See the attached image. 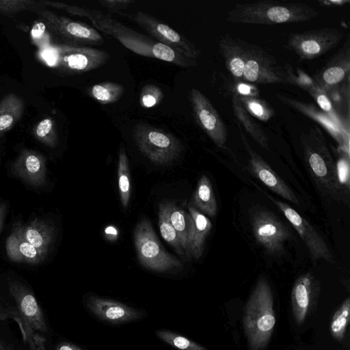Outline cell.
I'll list each match as a JSON object with an SVG mask.
<instances>
[{
	"instance_id": "cell-26",
	"label": "cell",
	"mask_w": 350,
	"mask_h": 350,
	"mask_svg": "<svg viewBox=\"0 0 350 350\" xmlns=\"http://www.w3.org/2000/svg\"><path fill=\"white\" fill-rule=\"evenodd\" d=\"M24 111V102L17 95L10 93L0 101V135L10 130L21 119Z\"/></svg>"
},
{
	"instance_id": "cell-38",
	"label": "cell",
	"mask_w": 350,
	"mask_h": 350,
	"mask_svg": "<svg viewBox=\"0 0 350 350\" xmlns=\"http://www.w3.org/2000/svg\"><path fill=\"white\" fill-rule=\"evenodd\" d=\"M35 2L30 0H0V13L12 14L33 7Z\"/></svg>"
},
{
	"instance_id": "cell-34",
	"label": "cell",
	"mask_w": 350,
	"mask_h": 350,
	"mask_svg": "<svg viewBox=\"0 0 350 350\" xmlns=\"http://www.w3.org/2000/svg\"><path fill=\"white\" fill-rule=\"evenodd\" d=\"M36 139L43 144L54 148L57 144V135L53 121L47 118L41 120L34 130Z\"/></svg>"
},
{
	"instance_id": "cell-29",
	"label": "cell",
	"mask_w": 350,
	"mask_h": 350,
	"mask_svg": "<svg viewBox=\"0 0 350 350\" xmlns=\"http://www.w3.org/2000/svg\"><path fill=\"white\" fill-rule=\"evenodd\" d=\"M124 92V87L122 85L111 81L96 83L87 89L88 94L101 105L117 102Z\"/></svg>"
},
{
	"instance_id": "cell-31",
	"label": "cell",
	"mask_w": 350,
	"mask_h": 350,
	"mask_svg": "<svg viewBox=\"0 0 350 350\" xmlns=\"http://www.w3.org/2000/svg\"><path fill=\"white\" fill-rule=\"evenodd\" d=\"M118 178L120 201L122 206L126 208L131 198V181L129 159L124 148L119 151Z\"/></svg>"
},
{
	"instance_id": "cell-27",
	"label": "cell",
	"mask_w": 350,
	"mask_h": 350,
	"mask_svg": "<svg viewBox=\"0 0 350 350\" xmlns=\"http://www.w3.org/2000/svg\"><path fill=\"white\" fill-rule=\"evenodd\" d=\"M200 212L209 217H215L217 204L209 178L202 175L198 180L191 203Z\"/></svg>"
},
{
	"instance_id": "cell-6",
	"label": "cell",
	"mask_w": 350,
	"mask_h": 350,
	"mask_svg": "<svg viewBox=\"0 0 350 350\" xmlns=\"http://www.w3.org/2000/svg\"><path fill=\"white\" fill-rule=\"evenodd\" d=\"M133 138L139 151L150 161L159 165L176 160L183 150L181 143L173 135L144 123L134 126Z\"/></svg>"
},
{
	"instance_id": "cell-44",
	"label": "cell",
	"mask_w": 350,
	"mask_h": 350,
	"mask_svg": "<svg viewBox=\"0 0 350 350\" xmlns=\"http://www.w3.org/2000/svg\"><path fill=\"white\" fill-rule=\"evenodd\" d=\"M105 234L109 238H115L117 237V230L113 226H109L105 229Z\"/></svg>"
},
{
	"instance_id": "cell-3",
	"label": "cell",
	"mask_w": 350,
	"mask_h": 350,
	"mask_svg": "<svg viewBox=\"0 0 350 350\" xmlns=\"http://www.w3.org/2000/svg\"><path fill=\"white\" fill-rule=\"evenodd\" d=\"M9 291L15 308L0 312L1 319H12L18 325L23 341L31 350H45L47 325L43 312L33 294L17 281H10Z\"/></svg>"
},
{
	"instance_id": "cell-24",
	"label": "cell",
	"mask_w": 350,
	"mask_h": 350,
	"mask_svg": "<svg viewBox=\"0 0 350 350\" xmlns=\"http://www.w3.org/2000/svg\"><path fill=\"white\" fill-rule=\"evenodd\" d=\"M169 207L171 223L178 236L185 255L189 256V250L194 232L193 219L189 212L172 202H170Z\"/></svg>"
},
{
	"instance_id": "cell-28",
	"label": "cell",
	"mask_w": 350,
	"mask_h": 350,
	"mask_svg": "<svg viewBox=\"0 0 350 350\" xmlns=\"http://www.w3.org/2000/svg\"><path fill=\"white\" fill-rule=\"evenodd\" d=\"M232 105L235 117L248 134L262 148L268 149L267 137L265 132L249 115L247 110L240 102L237 94L232 98Z\"/></svg>"
},
{
	"instance_id": "cell-10",
	"label": "cell",
	"mask_w": 350,
	"mask_h": 350,
	"mask_svg": "<svg viewBox=\"0 0 350 350\" xmlns=\"http://www.w3.org/2000/svg\"><path fill=\"white\" fill-rule=\"evenodd\" d=\"M131 18L156 41L191 59L196 61L200 57V51L193 42L154 16L138 11Z\"/></svg>"
},
{
	"instance_id": "cell-5",
	"label": "cell",
	"mask_w": 350,
	"mask_h": 350,
	"mask_svg": "<svg viewBox=\"0 0 350 350\" xmlns=\"http://www.w3.org/2000/svg\"><path fill=\"white\" fill-rule=\"evenodd\" d=\"M301 141L305 162L318 187L334 200L342 199L346 193L338 183L336 165L321 129L312 126Z\"/></svg>"
},
{
	"instance_id": "cell-9",
	"label": "cell",
	"mask_w": 350,
	"mask_h": 350,
	"mask_svg": "<svg viewBox=\"0 0 350 350\" xmlns=\"http://www.w3.org/2000/svg\"><path fill=\"white\" fill-rule=\"evenodd\" d=\"M250 222L256 242L271 255H279L291 234L288 228L271 212L261 208L250 211Z\"/></svg>"
},
{
	"instance_id": "cell-40",
	"label": "cell",
	"mask_w": 350,
	"mask_h": 350,
	"mask_svg": "<svg viewBox=\"0 0 350 350\" xmlns=\"http://www.w3.org/2000/svg\"><path fill=\"white\" fill-rule=\"evenodd\" d=\"M31 37L34 42L40 44L46 36V26L42 22L35 23L31 29Z\"/></svg>"
},
{
	"instance_id": "cell-30",
	"label": "cell",
	"mask_w": 350,
	"mask_h": 350,
	"mask_svg": "<svg viewBox=\"0 0 350 350\" xmlns=\"http://www.w3.org/2000/svg\"><path fill=\"white\" fill-rule=\"evenodd\" d=\"M170 202L160 204L159 207V227L163 239L174 248L180 256H185L178 236L170 219Z\"/></svg>"
},
{
	"instance_id": "cell-32",
	"label": "cell",
	"mask_w": 350,
	"mask_h": 350,
	"mask_svg": "<svg viewBox=\"0 0 350 350\" xmlns=\"http://www.w3.org/2000/svg\"><path fill=\"white\" fill-rule=\"evenodd\" d=\"M350 299L347 297L334 313L330 323L332 337L340 341L343 339L349 321Z\"/></svg>"
},
{
	"instance_id": "cell-1",
	"label": "cell",
	"mask_w": 350,
	"mask_h": 350,
	"mask_svg": "<svg viewBox=\"0 0 350 350\" xmlns=\"http://www.w3.org/2000/svg\"><path fill=\"white\" fill-rule=\"evenodd\" d=\"M66 11L73 15L88 18L94 27L113 37L137 55L159 59L183 68L197 64L196 60L187 58L153 38L133 30L100 10L68 5Z\"/></svg>"
},
{
	"instance_id": "cell-4",
	"label": "cell",
	"mask_w": 350,
	"mask_h": 350,
	"mask_svg": "<svg viewBox=\"0 0 350 350\" xmlns=\"http://www.w3.org/2000/svg\"><path fill=\"white\" fill-rule=\"evenodd\" d=\"M243 324L249 350H264L275 325L272 291L264 278L258 280L247 301Z\"/></svg>"
},
{
	"instance_id": "cell-33",
	"label": "cell",
	"mask_w": 350,
	"mask_h": 350,
	"mask_svg": "<svg viewBox=\"0 0 350 350\" xmlns=\"http://www.w3.org/2000/svg\"><path fill=\"white\" fill-rule=\"evenodd\" d=\"M155 333L161 340L178 350H207L199 344L168 330H157Z\"/></svg>"
},
{
	"instance_id": "cell-43",
	"label": "cell",
	"mask_w": 350,
	"mask_h": 350,
	"mask_svg": "<svg viewBox=\"0 0 350 350\" xmlns=\"http://www.w3.org/2000/svg\"><path fill=\"white\" fill-rule=\"evenodd\" d=\"M7 206L4 203L0 204V233L1 232L3 221L6 214Z\"/></svg>"
},
{
	"instance_id": "cell-12",
	"label": "cell",
	"mask_w": 350,
	"mask_h": 350,
	"mask_svg": "<svg viewBox=\"0 0 350 350\" xmlns=\"http://www.w3.org/2000/svg\"><path fill=\"white\" fill-rule=\"evenodd\" d=\"M54 48L56 59L53 66L67 73H81L96 69L110 58L108 52L89 46L63 44Z\"/></svg>"
},
{
	"instance_id": "cell-8",
	"label": "cell",
	"mask_w": 350,
	"mask_h": 350,
	"mask_svg": "<svg viewBox=\"0 0 350 350\" xmlns=\"http://www.w3.org/2000/svg\"><path fill=\"white\" fill-rule=\"evenodd\" d=\"M344 33L336 28H321L291 33L286 47L301 59H312L324 55L342 39Z\"/></svg>"
},
{
	"instance_id": "cell-46",
	"label": "cell",
	"mask_w": 350,
	"mask_h": 350,
	"mask_svg": "<svg viewBox=\"0 0 350 350\" xmlns=\"http://www.w3.org/2000/svg\"><path fill=\"white\" fill-rule=\"evenodd\" d=\"M0 350H14L12 347L10 346H8L6 345H4L0 341Z\"/></svg>"
},
{
	"instance_id": "cell-45",
	"label": "cell",
	"mask_w": 350,
	"mask_h": 350,
	"mask_svg": "<svg viewBox=\"0 0 350 350\" xmlns=\"http://www.w3.org/2000/svg\"><path fill=\"white\" fill-rule=\"evenodd\" d=\"M239 92L241 94H246L250 93V87H248V86H247L245 85H241L239 86Z\"/></svg>"
},
{
	"instance_id": "cell-2",
	"label": "cell",
	"mask_w": 350,
	"mask_h": 350,
	"mask_svg": "<svg viewBox=\"0 0 350 350\" xmlns=\"http://www.w3.org/2000/svg\"><path fill=\"white\" fill-rule=\"evenodd\" d=\"M318 15V10L304 3L266 0L234 4L226 20L239 24L276 25L306 22Z\"/></svg>"
},
{
	"instance_id": "cell-23",
	"label": "cell",
	"mask_w": 350,
	"mask_h": 350,
	"mask_svg": "<svg viewBox=\"0 0 350 350\" xmlns=\"http://www.w3.org/2000/svg\"><path fill=\"white\" fill-rule=\"evenodd\" d=\"M23 237L40 250L48 253L55 235V228L49 221L36 218L26 225L15 224Z\"/></svg>"
},
{
	"instance_id": "cell-41",
	"label": "cell",
	"mask_w": 350,
	"mask_h": 350,
	"mask_svg": "<svg viewBox=\"0 0 350 350\" xmlns=\"http://www.w3.org/2000/svg\"><path fill=\"white\" fill-rule=\"evenodd\" d=\"M317 102L320 107L326 112L332 110V105L327 97L323 94H319L317 96Z\"/></svg>"
},
{
	"instance_id": "cell-14",
	"label": "cell",
	"mask_w": 350,
	"mask_h": 350,
	"mask_svg": "<svg viewBox=\"0 0 350 350\" xmlns=\"http://www.w3.org/2000/svg\"><path fill=\"white\" fill-rule=\"evenodd\" d=\"M189 100L198 125L218 147L224 148L227 140V131L209 99L198 90L192 88L189 91Z\"/></svg>"
},
{
	"instance_id": "cell-17",
	"label": "cell",
	"mask_w": 350,
	"mask_h": 350,
	"mask_svg": "<svg viewBox=\"0 0 350 350\" xmlns=\"http://www.w3.org/2000/svg\"><path fill=\"white\" fill-rule=\"evenodd\" d=\"M12 171L15 176L29 185L40 187L46 183L45 158L35 150L25 149L21 151L12 164Z\"/></svg>"
},
{
	"instance_id": "cell-13",
	"label": "cell",
	"mask_w": 350,
	"mask_h": 350,
	"mask_svg": "<svg viewBox=\"0 0 350 350\" xmlns=\"http://www.w3.org/2000/svg\"><path fill=\"white\" fill-rule=\"evenodd\" d=\"M43 18L50 31L62 39L66 45L81 46L103 43L98 31L88 24L59 16L48 10L42 11Z\"/></svg>"
},
{
	"instance_id": "cell-16",
	"label": "cell",
	"mask_w": 350,
	"mask_h": 350,
	"mask_svg": "<svg viewBox=\"0 0 350 350\" xmlns=\"http://www.w3.org/2000/svg\"><path fill=\"white\" fill-rule=\"evenodd\" d=\"M88 308L103 321L120 324L142 317V313L119 301L91 295L88 298Z\"/></svg>"
},
{
	"instance_id": "cell-18",
	"label": "cell",
	"mask_w": 350,
	"mask_h": 350,
	"mask_svg": "<svg viewBox=\"0 0 350 350\" xmlns=\"http://www.w3.org/2000/svg\"><path fill=\"white\" fill-rule=\"evenodd\" d=\"M250 154V167L252 174L269 189L295 204L299 202L291 189L256 152L247 146Z\"/></svg>"
},
{
	"instance_id": "cell-37",
	"label": "cell",
	"mask_w": 350,
	"mask_h": 350,
	"mask_svg": "<svg viewBox=\"0 0 350 350\" xmlns=\"http://www.w3.org/2000/svg\"><path fill=\"white\" fill-rule=\"evenodd\" d=\"M336 176L340 185L347 191L349 192L350 176H349V157L345 155L341 157L336 165Z\"/></svg>"
},
{
	"instance_id": "cell-42",
	"label": "cell",
	"mask_w": 350,
	"mask_h": 350,
	"mask_svg": "<svg viewBox=\"0 0 350 350\" xmlns=\"http://www.w3.org/2000/svg\"><path fill=\"white\" fill-rule=\"evenodd\" d=\"M56 350H82V349L74 344L67 342H63L57 346Z\"/></svg>"
},
{
	"instance_id": "cell-36",
	"label": "cell",
	"mask_w": 350,
	"mask_h": 350,
	"mask_svg": "<svg viewBox=\"0 0 350 350\" xmlns=\"http://www.w3.org/2000/svg\"><path fill=\"white\" fill-rule=\"evenodd\" d=\"M163 98L161 89L152 84L144 85L139 96V103L145 108L152 107L159 104Z\"/></svg>"
},
{
	"instance_id": "cell-35",
	"label": "cell",
	"mask_w": 350,
	"mask_h": 350,
	"mask_svg": "<svg viewBox=\"0 0 350 350\" xmlns=\"http://www.w3.org/2000/svg\"><path fill=\"white\" fill-rule=\"evenodd\" d=\"M237 97L245 108L259 118L267 120L272 116L273 111L262 102L247 96H238Z\"/></svg>"
},
{
	"instance_id": "cell-20",
	"label": "cell",
	"mask_w": 350,
	"mask_h": 350,
	"mask_svg": "<svg viewBox=\"0 0 350 350\" xmlns=\"http://www.w3.org/2000/svg\"><path fill=\"white\" fill-rule=\"evenodd\" d=\"M218 44L228 72L234 79H243L247 42L226 34L219 38Z\"/></svg>"
},
{
	"instance_id": "cell-15",
	"label": "cell",
	"mask_w": 350,
	"mask_h": 350,
	"mask_svg": "<svg viewBox=\"0 0 350 350\" xmlns=\"http://www.w3.org/2000/svg\"><path fill=\"white\" fill-rule=\"evenodd\" d=\"M296 230L314 260L333 262V257L325 241L312 226L290 205L269 197Z\"/></svg>"
},
{
	"instance_id": "cell-19",
	"label": "cell",
	"mask_w": 350,
	"mask_h": 350,
	"mask_svg": "<svg viewBox=\"0 0 350 350\" xmlns=\"http://www.w3.org/2000/svg\"><path fill=\"white\" fill-rule=\"evenodd\" d=\"M316 288L317 282L311 273L300 275L294 284L291 293L292 310L295 321L299 325L306 319Z\"/></svg>"
},
{
	"instance_id": "cell-11",
	"label": "cell",
	"mask_w": 350,
	"mask_h": 350,
	"mask_svg": "<svg viewBox=\"0 0 350 350\" xmlns=\"http://www.w3.org/2000/svg\"><path fill=\"white\" fill-rule=\"evenodd\" d=\"M243 79L251 83H279L288 81L284 70L267 51L247 42Z\"/></svg>"
},
{
	"instance_id": "cell-25",
	"label": "cell",
	"mask_w": 350,
	"mask_h": 350,
	"mask_svg": "<svg viewBox=\"0 0 350 350\" xmlns=\"http://www.w3.org/2000/svg\"><path fill=\"white\" fill-rule=\"evenodd\" d=\"M188 210L194 224V232L189 250V256L198 259L202 255L205 240L209 234L212 224L210 219L193 205L188 204Z\"/></svg>"
},
{
	"instance_id": "cell-39",
	"label": "cell",
	"mask_w": 350,
	"mask_h": 350,
	"mask_svg": "<svg viewBox=\"0 0 350 350\" xmlns=\"http://www.w3.org/2000/svg\"><path fill=\"white\" fill-rule=\"evenodd\" d=\"M135 1L133 0H99L98 3L109 11L116 12L124 10Z\"/></svg>"
},
{
	"instance_id": "cell-7",
	"label": "cell",
	"mask_w": 350,
	"mask_h": 350,
	"mask_svg": "<svg viewBox=\"0 0 350 350\" xmlns=\"http://www.w3.org/2000/svg\"><path fill=\"white\" fill-rule=\"evenodd\" d=\"M133 237L138 259L146 268L164 272L182 267L181 262L163 247L148 219L137 224Z\"/></svg>"
},
{
	"instance_id": "cell-22",
	"label": "cell",
	"mask_w": 350,
	"mask_h": 350,
	"mask_svg": "<svg viewBox=\"0 0 350 350\" xmlns=\"http://www.w3.org/2000/svg\"><path fill=\"white\" fill-rule=\"evenodd\" d=\"M5 250L11 261L29 264H40L44 260L48 254L26 241L15 225L6 240Z\"/></svg>"
},
{
	"instance_id": "cell-21",
	"label": "cell",
	"mask_w": 350,
	"mask_h": 350,
	"mask_svg": "<svg viewBox=\"0 0 350 350\" xmlns=\"http://www.w3.org/2000/svg\"><path fill=\"white\" fill-rule=\"evenodd\" d=\"M350 70V55L349 44L344 46L315 77L317 85L323 90L340 83Z\"/></svg>"
}]
</instances>
